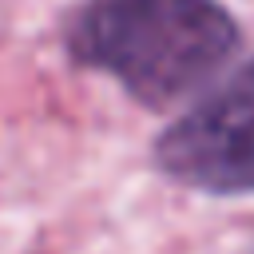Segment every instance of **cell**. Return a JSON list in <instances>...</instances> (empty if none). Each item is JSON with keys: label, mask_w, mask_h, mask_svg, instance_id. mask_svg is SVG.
<instances>
[{"label": "cell", "mask_w": 254, "mask_h": 254, "mask_svg": "<svg viewBox=\"0 0 254 254\" xmlns=\"http://www.w3.org/2000/svg\"><path fill=\"white\" fill-rule=\"evenodd\" d=\"M155 171L194 194H254V56L214 79L151 143Z\"/></svg>", "instance_id": "obj_2"}, {"label": "cell", "mask_w": 254, "mask_h": 254, "mask_svg": "<svg viewBox=\"0 0 254 254\" xmlns=\"http://www.w3.org/2000/svg\"><path fill=\"white\" fill-rule=\"evenodd\" d=\"M60 44L75 67L107 75L147 111H167L218 79L242 28L222 0H75Z\"/></svg>", "instance_id": "obj_1"}]
</instances>
